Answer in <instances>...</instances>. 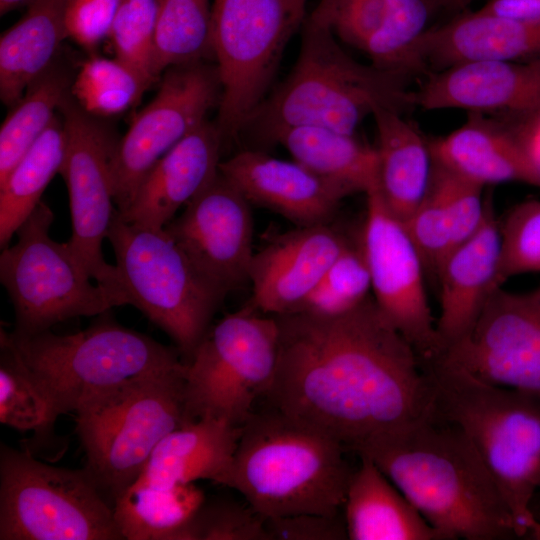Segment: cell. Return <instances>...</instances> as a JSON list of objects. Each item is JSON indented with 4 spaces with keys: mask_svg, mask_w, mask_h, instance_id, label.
Listing matches in <instances>:
<instances>
[{
    "mask_svg": "<svg viewBox=\"0 0 540 540\" xmlns=\"http://www.w3.org/2000/svg\"><path fill=\"white\" fill-rule=\"evenodd\" d=\"M439 12H449L453 15L464 12L475 0H431Z\"/></svg>",
    "mask_w": 540,
    "mask_h": 540,
    "instance_id": "cell-47",
    "label": "cell"
},
{
    "mask_svg": "<svg viewBox=\"0 0 540 540\" xmlns=\"http://www.w3.org/2000/svg\"><path fill=\"white\" fill-rule=\"evenodd\" d=\"M157 0H124L110 29L115 57L138 71L152 84Z\"/></svg>",
    "mask_w": 540,
    "mask_h": 540,
    "instance_id": "cell-40",
    "label": "cell"
},
{
    "mask_svg": "<svg viewBox=\"0 0 540 540\" xmlns=\"http://www.w3.org/2000/svg\"><path fill=\"white\" fill-rule=\"evenodd\" d=\"M53 218L51 208L41 201L17 230V241L0 254V281L13 304V332L18 335L129 305L122 291L92 284L67 242L50 237Z\"/></svg>",
    "mask_w": 540,
    "mask_h": 540,
    "instance_id": "cell-10",
    "label": "cell"
},
{
    "mask_svg": "<svg viewBox=\"0 0 540 540\" xmlns=\"http://www.w3.org/2000/svg\"><path fill=\"white\" fill-rule=\"evenodd\" d=\"M153 74L213 58L209 0H157Z\"/></svg>",
    "mask_w": 540,
    "mask_h": 540,
    "instance_id": "cell-35",
    "label": "cell"
},
{
    "mask_svg": "<svg viewBox=\"0 0 540 540\" xmlns=\"http://www.w3.org/2000/svg\"><path fill=\"white\" fill-rule=\"evenodd\" d=\"M67 0H35L0 38V98L13 106L52 66L62 41Z\"/></svg>",
    "mask_w": 540,
    "mask_h": 540,
    "instance_id": "cell-29",
    "label": "cell"
},
{
    "mask_svg": "<svg viewBox=\"0 0 540 540\" xmlns=\"http://www.w3.org/2000/svg\"><path fill=\"white\" fill-rule=\"evenodd\" d=\"M422 364L434 414L471 442L507 502L520 538L540 539L532 510L540 489V398L489 383L441 355Z\"/></svg>",
    "mask_w": 540,
    "mask_h": 540,
    "instance_id": "cell-3",
    "label": "cell"
},
{
    "mask_svg": "<svg viewBox=\"0 0 540 540\" xmlns=\"http://www.w3.org/2000/svg\"><path fill=\"white\" fill-rule=\"evenodd\" d=\"M349 242L330 223L277 236L254 252L247 306L272 316L296 312Z\"/></svg>",
    "mask_w": 540,
    "mask_h": 540,
    "instance_id": "cell-19",
    "label": "cell"
},
{
    "mask_svg": "<svg viewBox=\"0 0 540 540\" xmlns=\"http://www.w3.org/2000/svg\"><path fill=\"white\" fill-rule=\"evenodd\" d=\"M485 214L476 232L443 261L436 279L440 315L436 328L442 352L474 325L495 287L500 252V223L492 194L485 196ZM441 352V353H442Z\"/></svg>",
    "mask_w": 540,
    "mask_h": 540,
    "instance_id": "cell-24",
    "label": "cell"
},
{
    "mask_svg": "<svg viewBox=\"0 0 540 540\" xmlns=\"http://www.w3.org/2000/svg\"><path fill=\"white\" fill-rule=\"evenodd\" d=\"M219 171L251 203L270 209L297 226L330 223L351 194L292 160L260 150H242L220 162Z\"/></svg>",
    "mask_w": 540,
    "mask_h": 540,
    "instance_id": "cell-21",
    "label": "cell"
},
{
    "mask_svg": "<svg viewBox=\"0 0 540 540\" xmlns=\"http://www.w3.org/2000/svg\"><path fill=\"white\" fill-rule=\"evenodd\" d=\"M307 0H213L211 40L221 98L217 126L224 138L242 132L265 99L284 49L302 27Z\"/></svg>",
    "mask_w": 540,
    "mask_h": 540,
    "instance_id": "cell-12",
    "label": "cell"
},
{
    "mask_svg": "<svg viewBox=\"0 0 540 540\" xmlns=\"http://www.w3.org/2000/svg\"><path fill=\"white\" fill-rule=\"evenodd\" d=\"M34 1L35 0H0V14L2 16L9 11L17 9L19 7H28Z\"/></svg>",
    "mask_w": 540,
    "mask_h": 540,
    "instance_id": "cell-48",
    "label": "cell"
},
{
    "mask_svg": "<svg viewBox=\"0 0 540 540\" xmlns=\"http://www.w3.org/2000/svg\"><path fill=\"white\" fill-rule=\"evenodd\" d=\"M297 61L288 77L249 117L248 129L265 142L296 125L355 134L378 108L405 113L415 107L409 77L364 65L349 56L330 29L306 16Z\"/></svg>",
    "mask_w": 540,
    "mask_h": 540,
    "instance_id": "cell-4",
    "label": "cell"
},
{
    "mask_svg": "<svg viewBox=\"0 0 540 540\" xmlns=\"http://www.w3.org/2000/svg\"><path fill=\"white\" fill-rule=\"evenodd\" d=\"M63 412L22 360L8 332L0 334V422L20 432L46 437Z\"/></svg>",
    "mask_w": 540,
    "mask_h": 540,
    "instance_id": "cell-34",
    "label": "cell"
},
{
    "mask_svg": "<svg viewBox=\"0 0 540 540\" xmlns=\"http://www.w3.org/2000/svg\"><path fill=\"white\" fill-rule=\"evenodd\" d=\"M59 110L65 132V154L59 173L67 186L72 220L67 244L91 279L125 293L116 266L105 261L102 251L117 210L111 159L118 140L71 94Z\"/></svg>",
    "mask_w": 540,
    "mask_h": 540,
    "instance_id": "cell-13",
    "label": "cell"
},
{
    "mask_svg": "<svg viewBox=\"0 0 540 540\" xmlns=\"http://www.w3.org/2000/svg\"><path fill=\"white\" fill-rule=\"evenodd\" d=\"M250 206L219 171L164 228L197 270L225 295L248 281L254 255Z\"/></svg>",
    "mask_w": 540,
    "mask_h": 540,
    "instance_id": "cell-17",
    "label": "cell"
},
{
    "mask_svg": "<svg viewBox=\"0 0 540 540\" xmlns=\"http://www.w3.org/2000/svg\"><path fill=\"white\" fill-rule=\"evenodd\" d=\"M430 185L440 195L449 214L455 248L473 235L483 221L484 187L435 160Z\"/></svg>",
    "mask_w": 540,
    "mask_h": 540,
    "instance_id": "cell-42",
    "label": "cell"
},
{
    "mask_svg": "<svg viewBox=\"0 0 540 540\" xmlns=\"http://www.w3.org/2000/svg\"><path fill=\"white\" fill-rule=\"evenodd\" d=\"M185 362L93 395L76 408L84 469L108 501L141 474L158 443L184 424Z\"/></svg>",
    "mask_w": 540,
    "mask_h": 540,
    "instance_id": "cell-6",
    "label": "cell"
},
{
    "mask_svg": "<svg viewBox=\"0 0 540 540\" xmlns=\"http://www.w3.org/2000/svg\"><path fill=\"white\" fill-rule=\"evenodd\" d=\"M413 102L424 110L526 113L540 107V58L466 62L429 72L414 91Z\"/></svg>",
    "mask_w": 540,
    "mask_h": 540,
    "instance_id": "cell-20",
    "label": "cell"
},
{
    "mask_svg": "<svg viewBox=\"0 0 540 540\" xmlns=\"http://www.w3.org/2000/svg\"><path fill=\"white\" fill-rule=\"evenodd\" d=\"M343 505L350 540H438L424 517L367 456H359Z\"/></svg>",
    "mask_w": 540,
    "mask_h": 540,
    "instance_id": "cell-27",
    "label": "cell"
},
{
    "mask_svg": "<svg viewBox=\"0 0 540 540\" xmlns=\"http://www.w3.org/2000/svg\"><path fill=\"white\" fill-rule=\"evenodd\" d=\"M498 117L509 125L540 176V107L518 115Z\"/></svg>",
    "mask_w": 540,
    "mask_h": 540,
    "instance_id": "cell-45",
    "label": "cell"
},
{
    "mask_svg": "<svg viewBox=\"0 0 540 540\" xmlns=\"http://www.w3.org/2000/svg\"><path fill=\"white\" fill-rule=\"evenodd\" d=\"M107 239L129 305L162 329L188 361L226 295L164 229L128 223L116 210Z\"/></svg>",
    "mask_w": 540,
    "mask_h": 540,
    "instance_id": "cell-8",
    "label": "cell"
},
{
    "mask_svg": "<svg viewBox=\"0 0 540 540\" xmlns=\"http://www.w3.org/2000/svg\"><path fill=\"white\" fill-rule=\"evenodd\" d=\"M485 12L532 23H540V0H487Z\"/></svg>",
    "mask_w": 540,
    "mask_h": 540,
    "instance_id": "cell-46",
    "label": "cell"
},
{
    "mask_svg": "<svg viewBox=\"0 0 540 540\" xmlns=\"http://www.w3.org/2000/svg\"><path fill=\"white\" fill-rule=\"evenodd\" d=\"M124 0H67V36L86 50L108 38L113 20Z\"/></svg>",
    "mask_w": 540,
    "mask_h": 540,
    "instance_id": "cell-43",
    "label": "cell"
},
{
    "mask_svg": "<svg viewBox=\"0 0 540 540\" xmlns=\"http://www.w3.org/2000/svg\"><path fill=\"white\" fill-rule=\"evenodd\" d=\"M499 223L501 252L495 287L518 275L540 273V200L518 203Z\"/></svg>",
    "mask_w": 540,
    "mask_h": 540,
    "instance_id": "cell-39",
    "label": "cell"
},
{
    "mask_svg": "<svg viewBox=\"0 0 540 540\" xmlns=\"http://www.w3.org/2000/svg\"><path fill=\"white\" fill-rule=\"evenodd\" d=\"M370 290L371 276L362 243L349 242L296 312L340 315L360 305L370 296Z\"/></svg>",
    "mask_w": 540,
    "mask_h": 540,
    "instance_id": "cell-37",
    "label": "cell"
},
{
    "mask_svg": "<svg viewBox=\"0 0 540 540\" xmlns=\"http://www.w3.org/2000/svg\"><path fill=\"white\" fill-rule=\"evenodd\" d=\"M204 498L193 483L171 488L133 483L113 509L124 540H173Z\"/></svg>",
    "mask_w": 540,
    "mask_h": 540,
    "instance_id": "cell-32",
    "label": "cell"
},
{
    "mask_svg": "<svg viewBox=\"0 0 540 540\" xmlns=\"http://www.w3.org/2000/svg\"><path fill=\"white\" fill-rule=\"evenodd\" d=\"M151 85L143 75L118 58L92 55L78 69L70 94L87 113L106 117L134 106Z\"/></svg>",
    "mask_w": 540,
    "mask_h": 540,
    "instance_id": "cell-36",
    "label": "cell"
},
{
    "mask_svg": "<svg viewBox=\"0 0 540 540\" xmlns=\"http://www.w3.org/2000/svg\"><path fill=\"white\" fill-rule=\"evenodd\" d=\"M65 132L58 115L41 137L0 182V247H7L19 227L42 201L52 178L60 172Z\"/></svg>",
    "mask_w": 540,
    "mask_h": 540,
    "instance_id": "cell-31",
    "label": "cell"
},
{
    "mask_svg": "<svg viewBox=\"0 0 540 540\" xmlns=\"http://www.w3.org/2000/svg\"><path fill=\"white\" fill-rule=\"evenodd\" d=\"M423 262L426 276L436 283L439 269L454 248L449 214L430 185L418 206L402 222Z\"/></svg>",
    "mask_w": 540,
    "mask_h": 540,
    "instance_id": "cell-41",
    "label": "cell"
},
{
    "mask_svg": "<svg viewBox=\"0 0 540 540\" xmlns=\"http://www.w3.org/2000/svg\"><path fill=\"white\" fill-rule=\"evenodd\" d=\"M8 336L63 414L74 413L93 395L183 362L176 346L118 324L108 311L76 333L60 335L46 330Z\"/></svg>",
    "mask_w": 540,
    "mask_h": 540,
    "instance_id": "cell-7",
    "label": "cell"
},
{
    "mask_svg": "<svg viewBox=\"0 0 540 540\" xmlns=\"http://www.w3.org/2000/svg\"><path fill=\"white\" fill-rule=\"evenodd\" d=\"M0 540H124L112 504L84 469L0 447Z\"/></svg>",
    "mask_w": 540,
    "mask_h": 540,
    "instance_id": "cell-9",
    "label": "cell"
},
{
    "mask_svg": "<svg viewBox=\"0 0 540 540\" xmlns=\"http://www.w3.org/2000/svg\"><path fill=\"white\" fill-rule=\"evenodd\" d=\"M270 540H344L348 539L344 516L302 513L266 518Z\"/></svg>",
    "mask_w": 540,
    "mask_h": 540,
    "instance_id": "cell-44",
    "label": "cell"
},
{
    "mask_svg": "<svg viewBox=\"0 0 540 540\" xmlns=\"http://www.w3.org/2000/svg\"><path fill=\"white\" fill-rule=\"evenodd\" d=\"M71 83L67 73L53 65L12 106L0 129V182L51 125Z\"/></svg>",
    "mask_w": 540,
    "mask_h": 540,
    "instance_id": "cell-33",
    "label": "cell"
},
{
    "mask_svg": "<svg viewBox=\"0 0 540 540\" xmlns=\"http://www.w3.org/2000/svg\"><path fill=\"white\" fill-rule=\"evenodd\" d=\"M271 408L357 454L427 416L433 391L422 360L373 296L335 316H275Z\"/></svg>",
    "mask_w": 540,
    "mask_h": 540,
    "instance_id": "cell-1",
    "label": "cell"
},
{
    "mask_svg": "<svg viewBox=\"0 0 540 540\" xmlns=\"http://www.w3.org/2000/svg\"><path fill=\"white\" fill-rule=\"evenodd\" d=\"M224 138L216 123L203 122L163 155L137 187L119 216L126 222L164 229L219 172Z\"/></svg>",
    "mask_w": 540,
    "mask_h": 540,
    "instance_id": "cell-22",
    "label": "cell"
},
{
    "mask_svg": "<svg viewBox=\"0 0 540 540\" xmlns=\"http://www.w3.org/2000/svg\"><path fill=\"white\" fill-rule=\"evenodd\" d=\"M221 91L217 66L205 61L174 66L162 74L156 95L113 152L111 177L119 212L156 162L206 121L208 112L219 105Z\"/></svg>",
    "mask_w": 540,
    "mask_h": 540,
    "instance_id": "cell-14",
    "label": "cell"
},
{
    "mask_svg": "<svg viewBox=\"0 0 540 540\" xmlns=\"http://www.w3.org/2000/svg\"><path fill=\"white\" fill-rule=\"evenodd\" d=\"M242 426L216 418L187 421L156 446L134 483L158 488L209 480L227 486Z\"/></svg>",
    "mask_w": 540,
    "mask_h": 540,
    "instance_id": "cell-26",
    "label": "cell"
},
{
    "mask_svg": "<svg viewBox=\"0 0 540 540\" xmlns=\"http://www.w3.org/2000/svg\"><path fill=\"white\" fill-rule=\"evenodd\" d=\"M358 455L381 469L438 540L520 538L507 502L471 442L433 410Z\"/></svg>",
    "mask_w": 540,
    "mask_h": 540,
    "instance_id": "cell-2",
    "label": "cell"
},
{
    "mask_svg": "<svg viewBox=\"0 0 540 540\" xmlns=\"http://www.w3.org/2000/svg\"><path fill=\"white\" fill-rule=\"evenodd\" d=\"M441 356L498 386L540 398V282L496 287L472 328Z\"/></svg>",
    "mask_w": 540,
    "mask_h": 540,
    "instance_id": "cell-16",
    "label": "cell"
},
{
    "mask_svg": "<svg viewBox=\"0 0 540 540\" xmlns=\"http://www.w3.org/2000/svg\"><path fill=\"white\" fill-rule=\"evenodd\" d=\"M378 189L388 209L402 222L423 199L432 174L429 139L403 114L378 108Z\"/></svg>",
    "mask_w": 540,
    "mask_h": 540,
    "instance_id": "cell-28",
    "label": "cell"
},
{
    "mask_svg": "<svg viewBox=\"0 0 540 540\" xmlns=\"http://www.w3.org/2000/svg\"><path fill=\"white\" fill-rule=\"evenodd\" d=\"M432 159L483 186L518 182L540 189V176L500 117L468 112L445 136L429 139Z\"/></svg>",
    "mask_w": 540,
    "mask_h": 540,
    "instance_id": "cell-25",
    "label": "cell"
},
{
    "mask_svg": "<svg viewBox=\"0 0 540 540\" xmlns=\"http://www.w3.org/2000/svg\"><path fill=\"white\" fill-rule=\"evenodd\" d=\"M283 146L293 160L345 188L351 195L378 184V155L355 137L327 127L296 125L274 131L265 141Z\"/></svg>",
    "mask_w": 540,
    "mask_h": 540,
    "instance_id": "cell-30",
    "label": "cell"
},
{
    "mask_svg": "<svg viewBox=\"0 0 540 540\" xmlns=\"http://www.w3.org/2000/svg\"><path fill=\"white\" fill-rule=\"evenodd\" d=\"M439 13L431 0H319L309 15L381 70L422 74L415 47Z\"/></svg>",
    "mask_w": 540,
    "mask_h": 540,
    "instance_id": "cell-18",
    "label": "cell"
},
{
    "mask_svg": "<svg viewBox=\"0 0 540 540\" xmlns=\"http://www.w3.org/2000/svg\"><path fill=\"white\" fill-rule=\"evenodd\" d=\"M275 316L249 306L210 327L185 362L186 421L216 418L243 426L277 367Z\"/></svg>",
    "mask_w": 540,
    "mask_h": 540,
    "instance_id": "cell-11",
    "label": "cell"
},
{
    "mask_svg": "<svg viewBox=\"0 0 540 540\" xmlns=\"http://www.w3.org/2000/svg\"><path fill=\"white\" fill-rule=\"evenodd\" d=\"M345 449L271 408L242 426L227 487L261 516L337 515L353 471Z\"/></svg>",
    "mask_w": 540,
    "mask_h": 540,
    "instance_id": "cell-5",
    "label": "cell"
},
{
    "mask_svg": "<svg viewBox=\"0 0 540 540\" xmlns=\"http://www.w3.org/2000/svg\"><path fill=\"white\" fill-rule=\"evenodd\" d=\"M415 57L425 75L466 62L540 58V23L480 8L464 11L430 27L417 42Z\"/></svg>",
    "mask_w": 540,
    "mask_h": 540,
    "instance_id": "cell-23",
    "label": "cell"
},
{
    "mask_svg": "<svg viewBox=\"0 0 540 540\" xmlns=\"http://www.w3.org/2000/svg\"><path fill=\"white\" fill-rule=\"evenodd\" d=\"M173 540H270L265 518L246 501L204 498Z\"/></svg>",
    "mask_w": 540,
    "mask_h": 540,
    "instance_id": "cell-38",
    "label": "cell"
},
{
    "mask_svg": "<svg viewBox=\"0 0 540 540\" xmlns=\"http://www.w3.org/2000/svg\"><path fill=\"white\" fill-rule=\"evenodd\" d=\"M366 198L361 243L373 298L421 360L433 358L441 354L442 347L427 298L421 257L402 221L386 206L378 184Z\"/></svg>",
    "mask_w": 540,
    "mask_h": 540,
    "instance_id": "cell-15",
    "label": "cell"
}]
</instances>
